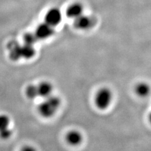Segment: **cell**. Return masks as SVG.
<instances>
[{
    "instance_id": "1",
    "label": "cell",
    "mask_w": 151,
    "mask_h": 151,
    "mask_svg": "<svg viewBox=\"0 0 151 151\" xmlns=\"http://www.w3.org/2000/svg\"><path fill=\"white\" fill-rule=\"evenodd\" d=\"M60 100L59 97L52 95L45 98L38 106V112L40 115L45 119L54 116L60 105Z\"/></svg>"
},
{
    "instance_id": "2",
    "label": "cell",
    "mask_w": 151,
    "mask_h": 151,
    "mask_svg": "<svg viewBox=\"0 0 151 151\" xmlns=\"http://www.w3.org/2000/svg\"><path fill=\"white\" fill-rule=\"evenodd\" d=\"M113 94L108 88H102L96 93L94 102L96 106L101 110H105L110 105L112 101Z\"/></svg>"
},
{
    "instance_id": "3",
    "label": "cell",
    "mask_w": 151,
    "mask_h": 151,
    "mask_svg": "<svg viewBox=\"0 0 151 151\" xmlns=\"http://www.w3.org/2000/svg\"><path fill=\"white\" fill-rule=\"evenodd\" d=\"M45 22L52 27H55L62 20V13L58 8H52L47 12L45 15Z\"/></svg>"
},
{
    "instance_id": "4",
    "label": "cell",
    "mask_w": 151,
    "mask_h": 151,
    "mask_svg": "<svg viewBox=\"0 0 151 151\" xmlns=\"http://www.w3.org/2000/svg\"><path fill=\"white\" fill-rule=\"evenodd\" d=\"M34 33L38 39L44 40L48 39L54 34V29L53 27L47 24L44 22L37 26Z\"/></svg>"
},
{
    "instance_id": "5",
    "label": "cell",
    "mask_w": 151,
    "mask_h": 151,
    "mask_svg": "<svg viewBox=\"0 0 151 151\" xmlns=\"http://www.w3.org/2000/svg\"><path fill=\"white\" fill-rule=\"evenodd\" d=\"M95 21L91 17H88L82 14L81 15L74 19V25L79 30H88L94 26Z\"/></svg>"
},
{
    "instance_id": "6",
    "label": "cell",
    "mask_w": 151,
    "mask_h": 151,
    "mask_svg": "<svg viewBox=\"0 0 151 151\" xmlns=\"http://www.w3.org/2000/svg\"><path fill=\"white\" fill-rule=\"evenodd\" d=\"M9 56L11 60L17 61L21 58V45L18 42L12 40L8 44Z\"/></svg>"
},
{
    "instance_id": "7",
    "label": "cell",
    "mask_w": 151,
    "mask_h": 151,
    "mask_svg": "<svg viewBox=\"0 0 151 151\" xmlns=\"http://www.w3.org/2000/svg\"><path fill=\"white\" fill-rule=\"evenodd\" d=\"M39 96L45 98L52 95L53 91V86L49 81H42L37 84Z\"/></svg>"
},
{
    "instance_id": "8",
    "label": "cell",
    "mask_w": 151,
    "mask_h": 151,
    "mask_svg": "<svg viewBox=\"0 0 151 151\" xmlns=\"http://www.w3.org/2000/svg\"><path fill=\"white\" fill-rule=\"evenodd\" d=\"M83 13V6L81 3H74L70 4L68 8L66 14L70 18L75 19L81 15Z\"/></svg>"
},
{
    "instance_id": "9",
    "label": "cell",
    "mask_w": 151,
    "mask_h": 151,
    "mask_svg": "<svg viewBox=\"0 0 151 151\" xmlns=\"http://www.w3.org/2000/svg\"><path fill=\"white\" fill-rule=\"evenodd\" d=\"M66 141L71 145H78L81 143L83 135L78 130H70L66 135Z\"/></svg>"
},
{
    "instance_id": "10",
    "label": "cell",
    "mask_w": 151,
    "mask_h": 151,
    "mask_svg": "<svg viewBox=\"0 0 151 151\" xmlns=\"http://www.w3.org/2000/svg\"><path fill=\"white\" fill-rule=\"evenodd\" d=\"M150 90L151 88L149 84L144 82L138 83L135 87V92L136 94L142 98L149 96L150 93Z\"/></svg>"
},
{
    "instance_id": "11",
    "label": "cell",
    "mask_w": 151,
    "mask_h": 151,
    "mask_svg": "<svg viewBox=\"0 0 151 151\" xmlns=\"http://www.w3.org/2000/svg\"><path fill=\"white\" fill-rule=\"evenodd\" d=\"M35 49L34 45L24 44L21 45V58L22 59H30L35 55Z\"/></svg>"
},
{
    "instance_id": "12",
    "label": "cell",
    "mask_w": 151,
    "mask_h": 151,
    "mask_svg": "<svg viewBox=\"0 0 151 151\" xmlns=\"http://www.w3.org/2000/svg\"><path fill=\"white\" fill-rule=\"evenodd\" d=\"M11 120L7 115L0 114V132L10 129Z\"/></svg>"
},
{
    "instance_id": "13",
    "label": "cell",
    "mask_w": 151,
    "mask_h": 151,
    "mask_svg": "<svg viewBox=\"0 0 151 151\" xmlns=\"http://www.w3.org/2000/svg\"><path fill=\"white\" fill-rule=\"evenodd\" d=\"M25 94L27 97L30 100H34V99L39 97L37 85L30 84L25 89Z\"/></svg>"
},
{
    "instance_id": "14",
    "label": "cell",
    "mask_w": 151,
    "mask_h": 151,
    "mask_svg": "<svg viewBox=\"0 0 151 151\" xmlns=\"http://www.w3.org/2000/svg\"><path fill=\"white\" fill-rule=\"evenodd\" d=\"M38 40L39 39H38L35 33H27L23 36V41H24V44H25L35 45Z\"/></svg>"
},
{
    "instance_id": "15",
    "label": "cell",
    "mask_w": 151,
    "mask_h": 151,
    "mask_svg": "<svg viewBox=\"0 0 151 151\" xmlns=\"http://www.w3.org/2000/svg\"><path fill=\"white\" fill-rule=\"evenodd\" d=\"M20 151H37V150L31 145H25L21 149Z\"/></svg>"
},
{
    "instance_id": "16",
    "label": "cell",
    "mask_w": 151,
    "mask_h": 151,
    "mask_svg": "<svg viewBox=\"0 0 151 151\" xmlns=\"http://www.w3.org/2000/svg\"><path fill=\"white\" fill-rule=\"evenodd\" d=\"M149 120L150 123L151 124V111H150V113H149Z\"/></svg>"
}]
</instances>
